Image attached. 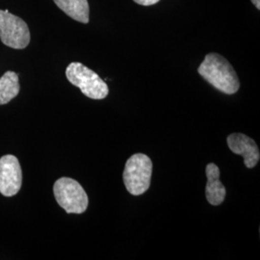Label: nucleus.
<instances>
[{
	"mask_svg": "<svg viewBox=\"0 0 260 260\" xmlns=\"http://www.w3.org/2000/svg\"><path fill=\"white\" fill-rule=\"evenodd\" d=\"M198 72L208 83L222 93L233 94L240 88L238 75L233 66L218 53H209L205 56Z\"/></svg>",
	"mask_w": 260,
	"mask_h": 260,
	"instance_id": "1",
	"label": "nucleus"
},
{
	"mask_svg": "<svg viewBox=\"0 0 260 260\" xmlns=\"http://www.w3.org/2000/svg\"><path fill=\"white\" fill-rule=\"evenodd\" d=\"M151 175V159L144 153H136L130 156L125 163L123 183L131 195H142L149 190Z\"/></svg>",
	"mask_w": 260,
	"mask_h": 260,
	"instance_id": "2",
	"label": "nucleus"
},
{
	"mask_svg": "<svg viewBox=\"0 0 260 260\" xmlns=\"http://www.w3.org/2000/svg\"><path fill=\"white\" fill-rule=\"evenodd\" d=\"M66 76L71 83L78 87L86 96L92 100H103L108 95L107 84L100 75L81 63L74 62L68 66Z\"/></svg>",
	"mask_w": 260,
	"mask_h": 260,
	"instance_id": "3",
	"label": "nucleus"
},
{
	"mask_svg": "<svg viewBox=\"0 0 260 260\" xmlns=\"http://www.w3.org/2000/svg\"><path fill=\"white\" fill-rule=\"evenodd\" d=\"M56 201L67 213L81 214L87 210L89 199L83 187L70 177L59 178L53 186Z\"/></svg>",
	"mask_w": 260,
	"mask_h": 260,
	"instance_id": "4",
	"label": "nucleus"
},
{
	"mask_svg": "<svg viewBox=\"0 0 260 260\" xmlns=\"http://www.w3.org/2000/svg\"><path fill=\"white\" fill-rule=\"evenodd\" d=\"M0 40L7 47L23 49L30 43V31L24 20L0 10Z\"/></svg>",
	"mask_w": 260,
	"mask_h": 260,
	"instance_id": "5",
	"label": "nucleus"
},
{
	"mask_svg": "<svg viewBox=\"0 0 260 260\" xmlns=\"http://www.w3.org/2000/svg\"><path fill=\"white\" fill-rule=\"evenodd\" d=\"M22 183V172L18 158L4 155L0 158V193L5 197L17 195Z\"/></svg>",
	"mask_w": 260,
	"mask_h": 260,
	"instance_id": "6",
	"label": "nucleus"
},
{
	"mask_svg": "<svg viewBox=\"0 0 260 260\" xmlns=\"http://www.w3.org/2000/svg\"><path fill=\"white\" fill-rule=\"evenodd\" d=\"M226 143L235 154L244 158V164L249 169L255 167L260 159L259 149L251 137L243 133H233L228 136Z\"/></svg>",
	"mask_w": 260,
	"mask_h": 260,
	"instance_id": "7",
	"label": "nucleus"
},
{
	"mask_svg": "<svg viewBox=\"0 0 260 260\" xmlns=\"http://www.w3.org/2000/svg\"><path fill=\"white\" fill-rule=\"evenodd\" d=\"M207 184L205 188V196L207 202L212 205H222L225 199L226 190L220 180V169L214 163L207 164L206 169Z\"/></svg>",
	"mask_w": 260,
	"mask_h": 260,
	"instance_id": "8",
	"label": "nucleus"
},
{
	"mask_svg": "<svg viewBox=\"0 0 260 260\" xmlns=\"http://www.w3.org/2000/svg\"><path fill=\"white\" fill-rule=\"evenodd\" d=\"M56 5L70 18L81 23L89 22L88 0H53Z\"/></svg>",
	"mask_w": 260,
	"mask_h": 260,
	"instance_id": "9",
	"label": "nucleus"
},
{
	"mask_svg": "<svg viewBox=\"0 0 260 260\" xmlns=\"http://www.w3.org/2000/svg\"><path fill=\"white\" fill-rule=\"evenodd\" d=\"M19 75L7 72L0 78V105L10 103L19 93Z\"/></svg>",
	"mask_w": 260,
	"mask_h": 260,
	"instance_id": "10",
	"label": "nucleus"
},
{
	"mask_svg": "<svg viewBox=\"0 0 260 260\" xmlns=\"http://www.w3.org/2000/svg\"><path fill=\"white\" fill-rule=\"evenodd\" d=\"M133 1L142 6H151L158 3L160 0H133Z\"/></svg>",
	"mask_w": 260,
	"mask_h": 260,
	"instance_id": "11",
	"label": "nucleus"
},
{
	"mask_svg": "<svg viewBox=\"0 0 260 260\" xmlns=\"http://www.w3.org/2000/svg\"><path fill=\"white\" fill-rule=\"evenodd\" d=\"M251 2L256 7V9L260 10V0H251Z\"/></svg>",
	"mask_w": 260,
	"mask_h": 260,
	"instance_id": "12",
	"label": "nucleus"
}]
</instances>
